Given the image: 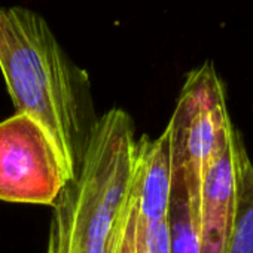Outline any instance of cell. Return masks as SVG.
<instances>
[{
    "instance_id": "obj_2",
    "label": "cell",
    "mask_w": 253,
    "mask_h": 253,
    "mask_svg": "<svg viewBox=\"0 0 253 253\" xmlns=\"http://www.w3.org/2000/svg\"><path fill=\"white\" fill-rule=\"evenodd\" d=\"M136 164L131 116L112 109L94 121L78 177L70 183L82 253H109L112 232L133 189Z\"/></svg>"
},
{
    "instance_id": "obj_5",
    "label": "cell",
    "mask_w": 253,
    "mask_h": 253,
    "mask_svg": "<svg viewBox=\"0 0 253 253\" xmlns=\"http://www.w3.org/2000/svg\"><path fill=\"white\" fill-rule=\"evenodd\" d=\"M249 161L232 125L206 173L201 188V253H226L243 174Z\"/></svg>"
},
{
    "instance_id": "obj_9",
    "label": "cell",
    "mask_w": 253,
    "mask_h": 253,
    "mask_svg": "<svg viewBox=\"0 0 253 253\" xmlns=\"http://www.w3.org/2000/svg\"><path fill=\"white\" fill-rule=\"evenodd\" d=\"M226 253H253V163L249 161Z\"/></svg>"
},
{
    "instance_id": "obj_10",
    "label": "cell",
    "mask_w": 253,
    "mask_h": 253,
    "mask_svg": "<svg viewBox=\"0 0 253 253\" xmlns=\"http://www.w3.org/2000/svg\"><path fill=\"white\" fill-rule=\"evenodd\" d=\"M137 188L136 177L131 194L126 200L110 238L109 253H136V226H137Z\"/></svg>"
},
{
    "instance_id": "obj_4",
    "label": "cell",
    "mask_w": 253,
    "mask_h": 253,
    "mask_svg": "<svg viewBox=\"0 0 253 253\" xmlns=\"http://www.w3.org/2000/svg\"><path fill=\"white\" fill-rule=\"evenodd\" d=\"M69 183L70 174L41 122L21 112L0 122V200L54 206Z\"/></svg>"
},
{
    "instance_id": "obj_1",
    "label": "cell",
    "mask_w": 253,
    "mask_h": 253,
    "mask_svg": "<svg viewBox=\"0 0 253 253\" xmlns=\"http://www.w3.org/2000/svg\"><path fill=\"white\" fill-rule=\"evenodd\" d=\"M0 70L17 112L42 124L76 180L91 121L89 81L38 12L0 8Z\"/></svg>"
},
{
    "instance_id": "obj_6",
    "label": "cell",
    "mask_w": 253,
    "mask_h": 253,
    "mask_svg": "<svg viewBox=\"0 0 253 253\" xmlns=\"http://www.w3.org/2000/svg\"><path fill=\"white\" fill-rule=\"evenodd\" d=\"M173 182L171 142L169 128L151 140L142 137L137 142L136 188L137 209L146 223L167 219Z\"/></svg>"
},
{
    "instance_id": "obj_11",
    "label": "cell",
    "mask_w": 253,
    "mask_h": 253,
    "mask_svg": "<svg viewBox=\"0 0 253 253\" xmlns=\"http://www.w3.org/2000/svg\"><path fill=\"white\" fill-rule=\"evenodd\" d=\"M136 253H149L148 246H146L145 225L140 216L137 217V226H136Z\"/></svg>"
},
{
    "instance_id": "obj_3",
    "label": "cell",
    "mask_w": 253,
    "mask_h": 253,
    "mask_svg": "<svg viewBox=\"0 0 253 253\" xmlns=\"http://www.w3.org/2000/svg\"><path fill=\"white\" fill-rule=\"evenodd\" d=\"M225 88L211 61L188 73L167 125L173 170L201 192L206 173L232 126Z\"/></svg>"
},
{
    "instance_id": "obj_8",
    "label": "cell",
    "mask_w": 253,
    "mask_h": 253,
    "mask_svg": "<svg viewBox=\"0 0 253 253\" xmlns=\"http://www.w3.org/2000/svg\"><path fill=\"white\" fill-rule=\"evenodd\" d=\"M52 207L54 211L46 253H82L81 232L73 210L70 183L64 188Z\"/></svg>"
},
{
    "instance_id": "obj_7",
    "label": "cell",
    "mask_w": 253,
    "mask_h": 253,
    "mask_svg": "<svg viewBox=\"0 0 253 253\" xmlns=\"http://www.w3.org/2000/svg\"><path fill=\"white\" fill-rule=\"evenodd\" d=\"M201 192L180 171L173 170L169 204L170 253H201Z\"/></svg>"
}]
</instances>
